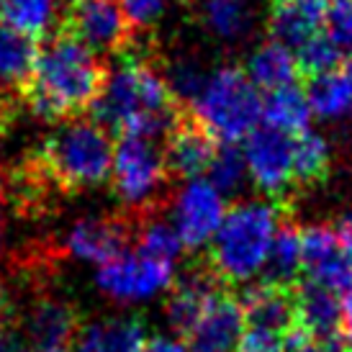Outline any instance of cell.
Returning a JSON list of instances; mask_svg holds the SVG:
<instances>
[{
  "instance_id": "cell-23",
  "label": "cell",
  "mask_w": 352,
  "mask_h": 352,
  "mask_svg": "<svg viewBox=\"0 0 352 352\" xmlns=\"http://www.w3.org/2000/svg\"><path fill=\"white\" fill-rule=\"evenodd\" d=\"M57 19V0H0V23L34 41L50 39Z\"/></svg>"
},
{
  "instance_id": "cell-20",
  "label": "cell",
  "mask_w": 352,
  "mask_h": 352,
  "mask_svg": "<svg viewBox=\"0 0 352 352\" xmlns=\"http://www.w3.org/2000/svg\"><path fill=\"white\" fill-rule=\"evenodd\" d=\"M147 344L139 316H118L82 327L75 337V352H142Z\"/></svg>"
},
{
  "instance_id": "cell-24",
  "label": "cell",
  "mask_w": 352,
  "mask_h": 352,
  "mask_svg": "<svg viewBox=\"0 0 352 352\" xmlns=\"http://www.w3.org/2000/svg\"><path fill=\"white\" fill-rule=\"evenodd\" d=\"M263 283L296 285L301 280V229L283 216L263 267Z\"/></svg>"
},
{
  "instance_id": "cell-31",
  "label": "cell",
  "mask_w": 352,
  "mask_h": 352,
  "mask_svg": "<svg viewBox=\"0 0 352 352\" xmlns=\"http://www.w3.org/2000/svg\"><path fill=\"white\" fill-rule=\"evenodd\" d=\"M247 177V162L245 155L234 147V144H224L219 147L214 162L208 167V183L221 193V196H232L236 193Z\"/></svg>"
},
{
  "instance_id": "cell-22",
  "label": "cell",
  "mask_w": 352,
  "mask_h": 352,
  "mask_svg": "<svg viewBox=\"0 0 352 352\" xmlns=\"http://www.w3.org/2000/svg\"><path fill=\"white\" fill-rule=\"evenodd\" d=\"M39 54V41L0 23V93L26 88Z\"/></svg>"
},
{
  "instance_id": "cell-30",
  "label": "cell",
  "mask_w": 352,
  "mask_h": 352,
  "mask_svg": "<svg viewBox=\"0 0 352 352\" xmlns=\"http://www.w3.org/2000/svg\"><path fill=\"white\" fill-rule=\"evenodd\" d=\"M342 59H344V50L329 36V31H324L316 39L306 41L303 47L296 50L298 75H303L306 80L334 72V69H342Z\"/></svg>"
},
{
  "instance_id": "cell-29",
  "label": "cell",
  "mask_w": 352,
  "mask_h": 352,
  "mask_svg": "<svg viewBox=\"0 0 352 352\" xmlns=\"http://www.w3.org/2000/svg\"><path fill=\"white\" fill-rule=\"evenodd\" d=\"M294 170L296 188L319 186L329 175V144L322 134L306 129L294 137Z\"/></svg>"
},
{
  "instance_id": "cell-26",
  "label": "cell",
  "mask_w": 352,
  "mask_h": 352,
  "mask_svg": "<svg viewBox=\"0 0 352 352\" xmlns=\"http://www.w3.org/2000/svg\"><path fill=\"white\" fill-rule=\"evenodd\" d=\"M257 10L252 0H204V23L214 36L239 41L254 29Z\"/></svg>"
},
{
  "instance_id": "cell-21",
  "label": "cell",
  "mask_w": 352,
  "mask_h": 352,
  "mask_svg": "<svg viewBox=\"0 0 352 352\" xmlns=\"http://www.w3.org/2000/svg\"><path fill=\"white\" fill-rule=\"evenodd\" d=\"M247 78L252 80L257 90L273 93V90L288 88L298 78L296 54L280 41H263L247 59Z\"/></svg>"
},
{
  "instance_id": "cell-18",
  "label": "cell",
  "mask_w": 352,
  "mask_h": 352,
  "mask_svg": "<svg viewBox=\"0 0 352 352\" xmlns=\"http://www.w3.org/2000/svg\"><path fill=\"white\" fill-rule=\"evenodd\" d=\"M329 0H270V31L273 39L288 50L303 47L327 31Z\"/></svg>"
},
{
  "instance_id": "cell-14",
  "label": "cell",
  "mask_w": 352,
  "mask_h": 352,
  "mask_svg": "<svg viewBox=\"0 0 352 352\" xmlns=\"http://www.w3.org/2000/svg\"><path fill=\"white\" fill-rule=\"evenodd\" d=\"M242 327L278 334L291 340L296 334V294L294 285L257 283L239 296Z\"/></svg>"
},
{
  "instance_id": "cell-41",
  "label": "cell",
  "mask_w": 352,
  "mask_h": 352,
  "mask_svg": "<svg viewBox=\"0 0 352 352\" xmlns=\"http://www.w3.org/2000/svg\"><path fill=\"white\" fill-rule=\"evenodd\" d=\"M3 193H6V183H3V175H0V201H3Z\"/></svg>"
},
{
  "instance_id": "cell-37",
  "label": "cell",
  "mask_w": 352,
  "mask_h": 352,
  "mask_svg": "<svg viewBox=\"0 0 352 352\" xmlns=\"http://www.w3.org/2000/svg\"><path fill=\"white\" fill-rule=\"evenodd\" d=\"M142 352H188V347L177 340H170V337H152L142 347Z\"/></svg>"
},
{
  "instance_id": "cell-34",
  "label": "cell",
  "mask_w": 352,
  "mask_h": 352,
  "mask_svg": "<svg viewBox=\"0 0 352 352\" xmlns=\"http://www.w3.org/2000/svg\"><path fill=\"white\" fill-rule=\"evenodd\" d=\"M121 6L126 10L129 21L134 23V29H139V26L155 23L162 16L165 0H121Z\"/></svg>"
},
{
  "instance_id": "cell-42",
  "label": "cell",
  "mask_w": 352,
  "mask_h": 352,
  "mask_svg": "<svg viewBox=\"0 0 352 352\" xmlns=\"http://www.w3.org/2000/svg\"><path fill=\"white\" fill-rule=\"evenodd\" d=\"M0 245H3V229H0Z\"/></svg>"
},
{
  "instance_id": "cell-12",
  "label": "cell",
  "mask_w": 352,
  "mask_h": 352,
  "mask_svg": "<svg viewBox=\"0 0 352 352\" xmlns=\"http://www.w3.org/2000/svg\"><path fill=\"white\" fill-rule=\"evenodd\" d=\"M134 239V219L129 216H90L69 229L67 250L80 260L106 265L126 254L129 242Z\"/></svg>"
},
{
  "instance_id": "cell-38",
  "label": "cell",
  "mask_w": 352,
  "mask_h": 352,
  "mask_svg": "<svg viewBox=\"0 0 352 352\" xmlns=\"http://www.w3.org/2000/svg\"><path fill=\"white\" fill-rule=\"evenodd\" d=\"M334 232H337V236H340V242H342V247H344V252H347V257H350V263H352V211L344 214L342 219L337 221Z\"/></svg>"
},
{
  "instance_id": "cell-4",
  "label": "cell",
  "mask_w": 352,
  "mask_h": 352,
  "mask_svg": "<svg viewBox=\"0 0 352 352\" xmlns=\"http://www.w3.org/2000/svg\"><path fill=\"white\" fill-rule=\"evenodd\" d=\"M283 216V204L267 201L236 204L232 211H226L206 260L221 283L242 285L263 273Z\"/></svg>"
},
{
  "instance_id": "cell-27",
  "label": "cell",
  "mask_w": 352,
  "mask_h": 352,
  "mask_svg": "<svg viewBox=\"0 0 352 352\" xmlns=\"http://www.w3.org/2000/svg\"><path fill=\"white\" fill-rule=\"evenodd\" d=\"M263 118L267 126L296 137V134L309 129L311 106H309L303 90H298L296 85H288V88L267 93V98L263 100Z\"/></svg>"
},
{
  "instance_id": "cell-16",
  "label": "cell",
  "mask_w": 352,
  "mask_h": 352,
  "mask_svg": "<svg viewBox=\"0 0 352 352\" xmlns=\"http://www.w3.org/2000/svg\"><path fill=\"white\" fill-rule=\"evenodd\" d=\"M216 152H219V139L201 121H196V116H183V121L167 134V173L196 180L198 175L208 173Z\"/></svg>"
},
{
  "instance_id": "cell-6",
  "label": "cell",
  "mask_w": 352,
  "mask_h": 352,
  "mask_svg": "<svg viewBox=\"0 0 352 352\" xmlns=\"http://www.w3.org/2000/svg\"><path fill=\"white\" fill-rule=\"evenodd\" d=\"M113 190L116 196L131 208L149 211L155 206L157 190L167 180L165 152L152 139L121 137L113 149Z\"/></svg>"
},
{
  "instance_id": "cell-8",
  "label": "cell",
  "mask_w": 352,
  "mask_h": 352,
  "mask_svg": "<svg viewBox=\"0 0 352 352\" xmlns=\"http://www.w3.org/2000/svg\"><path fill=\"white\" fill-rule=\"evenodd\" d=\"M242 155L254 186L275 198V204H283L291 188H296L294 137L263 124L245 139Z\"/></svg>"
},
{
  "instance_id": "cell-39",
  "label": "cell",
  "mask_w": 352,
  "mask_h": 352,
  "mask_svg": "<svg viewBox=\"0 0 352 352\" xmlns=\"http://www.w3.org/2000/svg\"><path fill=\"white\" fill-rule=\"evenodd\" d=\"M21 352H65V350H44V347H23Z\"/></svg>"
},
{
  "instance_id": "cell-15",
  "label": "cell",
  "mask_w": 352,
  "mask_h": 352,
  "mask_svg": "<svg viewBox=\"0 0 352 352\" xmlns=\"http://www.w3.org/2000/svg\"><path fill=\"white\" fill-rule=\"evenodd\" d=\"M221 291H226V285L208 267V263L186 270L173 283V291L167 298V322H170V327L186 340Z\"/></svg>"
},
{
  "instance_id": "cell-1",
  "label": "cell",
  "mask_w": 352,
  "mask_h": 352,
  "mask_svg": "<svg viewBox=\"0 0 352 352\" xmlns=\"http://www.w3.org/2000/svg\"><path fill=\"white\" fill-rule=\"evenodd\" d=\"M106 75L96 52L59 29L39 44L36 65L21 90V100L34 116L47 121L78 118L98 100Z\"/></svg>"
},
{
  "instance_id": "cell-33",
  "label": "cell",
  "mask_w": 352,
  "mask_h": 352,
  "mask_svg": "<svg viewBox=\"0 0 352 352\" xmlns=\"http://www.w3.org/2000/svg\"><path fill=\"white\" fill-rule=\"evenodd\" d=\"M327 29L344 52H352V0H329Z\"/></svg>"
},
{
  "instance_id": "cell-7",
  "label": "cell",
  "mask_w": 352,
  "mask_h": 352,
  "mask_svg": "<svg viewBox=\"0 0 352 352\" xmlns=\"http://www.w3.org/2000/svg\"><path fill=\"white\" fill-rule=\"evenodd\" d=\"M59 29L72 34L88 50L103 54L129 52L137 31L121 0H72L65 23Z\"/></svg>"
},
{
  "instance_id": "cell-19",
  "label": "cell",
  "mask_w": 352,
  "mask_h": 352,
  "mask_svg": "<svg viewBox=\"0 0 352 352\" xmlns=\"http://www.w3.org/2000/svg\"><path fill=\"white\" fill-rule=\"evenodd\" d=\"M296 294V327L298 332L314 340H334L340 337L342 301L340 296L322 285L301 278L294 285Z\"/></svg>"
},
{
  "instance_id": "cell-3",
  "label": "cell",
  "mask_w": 352,
  "mask_h": 352,
  "mask_svg": "<svg viewBox=\"0 0 352 352\" xmlns=\"http://www.w3.org/2000/svg\"><path fill=\"white\" fill-rule=\"evenodd\" d=\"M113 147L96 121L67 118L41 142L29 160V175L62 190H85L100 186L111 175Z\"/></svg>"
},
{
  "instance_id": "cell-9",
  "label": "cell",
  "mask_w": 352,
  "mask_h": 352,
  "mask_svg": "<svg viewBox=\"0 0 352 352\" xmlns=\"http://www.w3.org/2000/svg\"><path fill=\"white\" fill-rule=\"evenodd\" d=\"M224 216V196L208 180H201V177L180 188L173 201V226L183 247L188 250H201L211 245Z\"/></svg>"
},
{
  "instance_id": "cell-40",
  "label": "cell",
  "mask_w": 352,
  "mask_h": 352,
  "mask_svg": "<svg viewBox=\"0 0 352 352\" xmlns=\"http://www.w3.org/2000/svg\"><path fill=\"white\" fill-rule=\"evenodd\" d=\"M344 72H347V78H350V82H352V57H350V62L344 65Z\"/></svg>"
},
{
  "instance_id": "cell-36",
  "label": "cell",
  "mask_w": 352,
  "mask_h": 352,
  "mask_svg": "<svg viewBox=\"0 0 352 352\" xmlns=\"http://www.w3.org/2000/svg\"><path fill=\"white\" fill-rule=\"evenodd\" d=\"M342 319H340V337L347 352H352V288L342 294Z\"/></svg>"
},
{
  "instance_id": "cell-13",
  "label": "cell",
  "mask_w": 352,
  "mask_h": 352,
  "mask_svg": "<svg viewBox=\"0 0 352 352\" xmlns=\"http://www.w3.org/2000/svg\"><path fill=\"white\" fill-rule=\"evenodd\" d=\"M19 327L26 347H44V350H65L69 342H75L80 334V316L72 309V303L41 296L23 311Z\"/></svg>"
},
{
  "instance_id": "cell-17",
  "label": "cell",
  "mask_w": 352,
  "mask_h": 352,
  "mask_svg": "<svg viewBox=\"0 0 352 352\" xmlns=\"http://www.w3.org/2000/svg\"><path fill=\"white\" fill-rule=\"evenodd\" d=\"M242 337V306L229 291L216 296L186 337L188 352H236Z\"/></svg>"
},
{
  "instance_id": "cell-32",
  "label": "cell",
  "mask_w": 352,
  "mask_h": 352,
  "mask_svg": "<svg viewBox=\"0 0 352 352\" xmlns=\"http://www.w3.org/2000/svg\"><path fill=\"white\" fill-rule=\"evenodd\" d=\"M206 78H208V75L201 69L198 62H193V59H180V62H175L173 69H170L167 85L175 93L177 100H188V103L193 106V100L198 98V93L204 88Z\"/></svg>"
},
{
  "instance_id": "cell-35",
  "label": "cell",
  "mask_w": 352,
  "mask_h": 352,
  "mask_svg": "<svg viewBox=\"0 0 352 352\" xmlns=\"http://www.w3.org/2000/svg\"><path fill=\"white\" fill-rule=\"evenodd\" d=\"M23 350V337L19 327L10 322H0V352H21Z\"/></svg>"
},
{
  "instance_id": "cell-10",
  "label": "cell",
  "mask_w": 352,
  "mask_h": 352,
  "mask_svg": "<svg viewBox=\"0 0 352 352\" xmlns=\"http://www.w3.org/2000/svg\"><path fill=\"white\" fill-rule=\"evenodd\" d=\"M173 265L149 260L139 252H126L100 265L96 283L113 301H147L173 285Z\"/></svg>"
},
{
  "instance_id": "cell-2",
  "label": "cell",
  "mask_w": 352,
  "mask_h": 352,
  "mask_svg": "<svg viewBox=\"0 0 352 352\" xmlns=\"http://www.w3.org/2000/svg\"><path fill=\"white\" fill-rule=\"evenodd\" d=\"M93 111L100 126L106 124L118 137L139 139L170 134L186 116L165 75H160L144 57L129 52L118 57V65L106 75Z\"/></svg>"
},
{
  "instance_id": "cell-5",
  "label": "cell",
  "mask_w": 352,
  "mask_h": 352,
  "mask_svg": "<svg viewBox=\"0 0 352 352\" xmlns=\"http://www.w3.org/2000/svg\"><path fill=\"white\" fill-rule=\"evenodd\" d=\"M193 116L219 142L234 144L247 139L263 118V98L245 69L219 67L208 72L204 88L193 100Z\"/></svg>"
},
{
  "instance_id": "cell-28",
  "label": "cell",
  "mask_w": 352,
  "mask_h": 352,
  "mask_svg": "<svg viewBox=\"0 0 352 352\" xmlns=\"http://www.w3.org/2000/svg\"><path fill=\"white\" fill-rule=\"evenodd\" d=\"M303 93L311 106V113L322 118H340L352 108V82L344 67L311 78Z\"/></svg>"
},
{
  "instance_id": "cell-11",
  "label": "cell",
  "mask_w": 352,
  "mask_h": 352,
  "mask_svg": "<svg viewBox=\"0 0 352 352\" xmlns=\"http://www.w3.org/2000/svg\"><path fill=\"white\" fill-rule=\"evenodd\" d=\"M301 273L306 280L337 296L352 288V263L329 224L301 229Z\"/></svg>"
},
{
  "instance_id": "cell-25",
  "label": "cell",
  "mask_w": 352,
  "mask_h": 352,
  "mask_svg": "<svg viewBox=\"0 0 352 352\" xmlns=\"http://www.w3.org/2000/svg\"><path fill=\"white\" fill-rule=\"evenodd\" d=\"M134 239H137V252L157 263L175 265V260L183 252V242L173 221L157 216L152 208L134 216Z\"/></svg>"
}]
</instances>
